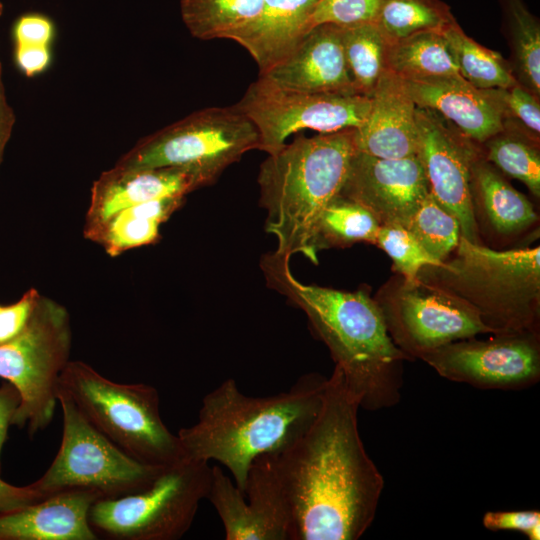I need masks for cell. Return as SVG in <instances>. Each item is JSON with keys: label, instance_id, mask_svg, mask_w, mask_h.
<instances>
[{"label": "cell", "instance_id": "cell-12", "mask_svg": "<svg viewBox=\"0 0 540 540\" xmlns=\"http://www.w3.org/2000/svg\"><path fill=\"white\" fill-rule=\"evenodd\" d=\"M256 127L259 150L281 149L303 129L333 133L358 129L366 121L371 97L352 93H309L281 87L259 76L233 105Z\"/></svg>", "mask_w": 540, "mask_h": 540}, {"label": "cell", "instance_id": "cell-14", "mask_svg": "<svg viewBox=\"0 0 540 540\" xmlns=\"http://www.w3.org/2000/svg\"><path fill=\"white\" fill-rule=\"evenodd\" d=\"M207 499L226 540H289V513L271 454L256 458L242 492L218 465L211 467Z\"/></svg>", "mask_w": 540, "mask_h": 540}, {"label": "cell", "instance_id": "cell-16", "mask_svg": "<svg viewBox=\"0 0 540 540\" xmlns=\"http://www.w3.org/2000/svg\"><path fill=\"white\" fill-rule=\"evenodd\" d=\"M428 194L418 155L386 159L358 150L339 193L370 210L381 225H402Z\"/></svg>", "mask_w": 540, "mask_h": 540}, {"label": "cell", "instance_id": "cell-36", "mask_svg": "<svg viewBox=\"0 0 540 540\" xmlns=\"http://www.w3.org/2000/svg\"><path fill=\"white\" fill-rule=\"evenodd\" d=\"M501 103L504 113L508 111L534 134L540 131V106L536 95L518 83L501 89H492Z\"/></svg>", "mask_w": 540, "mask_h": 540}, {"label": "cell", "instance_id": "cell-1", "mask_svg": "<svg viewBox=\"0 0 540 540\" xmlns=\"http://www.w3.org/2000/svg\"><path fill=\"white\" fill-rule=\"evenodd\" d=\"M359 409L334 367L312 425L271 454L288 508L289 540H357L371 526L384 478L361 440Z\"/></svg>", "mask_w": 540, "mask_h": 540}, {"label": "cell", "instance_id": "cell-6", "mask_svg": "<svg viewBox=\"0 0 540 540\" xmlns=\"http://www.w3.org/2000/svg\"><path fill=\"white\" fill-rule=\"evenodd\" d=\"M86 420L132 458L166 466L183 456L180 441L161 418L159 395L148 384L114 382L83 361H69L59 390Z\"/></svg>", "mask_w": 540, "mask_h": 540}, {"label": "cell", "instance_id": "cell-44", "mask_svg": "<svg viewBox=\"0 0 540 540\" xmlns=\"http://www.w3.org/2000/svg\"><path fill=\"white\" fill-rule=\"evenodd\" d=\"M3 10H4V6H3V3L0 1V17L3 14Z\"/></svg>", "mask_w": 540, "mask_h": 540}, {"label": "cell", "instance_id": "cell-20", "mask_svg": "<svg viewBox=\"0 0 540 540\" xmlns=\"http://www.w3.org/2000/svg\"><path fill=\"white\" fill-rule=\"evenodd\" d=\"M204 186L194 173L175 167L126 169L114 165L104 171L91 187L85 224L144 202L188 193Z\"/></svg>", "mask_w": 540, "mask_h": 540}, {"label": "cell", "instance_id": "cell-29", "mask_svg": "<svg viewBox=\"0 0 540 540\" xmlns=\"http://www.w3.org/2000/svg\"><path fill=\"white\" fill-rule=\"evenodd\" d=\"M341 38L356 91L371 96L378 79L386 70L387 39L376 22L342 27Z\"/></svg>", "mask_w": 540, "mask_h": 540}, {"label": "cell", "instance_id": "cell-27", "mask_svg": "<svg viewBox=\"0 0 540 540\" xmlns=\"http://www.w3.org/2000/svg\"><path fill=\"white\" fill-rule=\"evenodd\" d=\"M461 77L482 90L508 88L517 83L499 53L469 38L453 20L441 29Z\"/></svg>", "mask_w": 540, "mask_h": 540}, {"label": "cell", "instance_id": "cell-11", "mask_svg": "<svg viewBox=\"0 0 540 540\" xmlns=\"http://www.w3.org/2000/svg\"><path fill=\"white\" fill-rule=\"evenodd\" d=\"M375 300L391 339L411 360L457 340L495 334L467 302L418 277L391 282Z\"/></svg>", "mask_w": 540, "mask_h": 540}, {"label": "cell", "instance_id": "cell-31", "mask_svg": "<svg viewBox=\"0 0 540 540\" xmlns=\"http://www.w3.org/2000/svg\"><path fill=\"white\" fill-rule=\"evenodd\" d=\"M437 261L443 262L456 249L461 238L456 217L429 193L402 224Z\"/></svg>", "mask_w": 540, "mask_h": 540}, {"label": "cell", "instance_id": "cell-5", "mask_svg": "<svg viewBox=\"0 0 540 540\" xmlns=\"http://www.w3.org/2000/svg\"><path fill=\"white\" fill-rule=\"evenodd\" d=\"M453 253L417 277L467 302L495 334L538 332L539 246L495 250L461 236Z\"/></svg>", "mask_w": 540, "mask_h": 540}, {"label": "cell", "instance_id": "cell-25", "mask_svg": "<svg viewBox=\"0 0 540 540\" xmlns=\"http://www.w3.org/2000/svg\"><path fill=\"white\" fill-rule=\"evenodd\" d=\"M386 69L404 80L461 77L441 30H428L388 43Z\"/></svg>", "mask_w": 540, "mask_h": 540}, {"label": "cell", "instance_id": "cell-19", "mask_svg": "<svg viewBox=\"0 0 540 540\" xmlns=\"http://www.w3.org/2000/svg\"><path fill=\"white\" fill-rule=\"evenodd\" d=\"M405 81L417 107L451 121L466 139L485 142L504 129V110L492 89H478L462 77Z\"/></svg>", "mask_w": 540, "mask_h": 540}, {"label": "cell", "instance_id": "cell-32", "mask_svg": "<svg viewBox=\"0 0 540 540\" xmlns=\"http://www.w3.org/2000/svg\"><path fill=\"white\" fill-rule=\"evenodd\" d=\"M509 20L518 71L527 89L540 92V27L521 0H502Z\"/></svg>", "mask_w": 540, "mask_h": 540}, {"label": "cell", "instance_id": "cell-33", "mask_svg": "<svg viewBox=\"0 0 540 540\" xmlns=\"http://www.w3.org/2000/svg\"><path fill=\"white\" fill-rule=\"evenodd\" d=\"M487 147L488 161L523 182L535 197L540 196V156L531 144L512 135H496Z\"/></svg>", "mask_w": 540, "mask_h": 540}, {"label": "cell", "instance_id": "cell-37", "mask_svg": "<svg viewBox=\"0 0 540 540\" xmlns=\"http://www.w3.org/2000/svg\"><path fill=\"white\" fill-rule=\"evenodd\" d=\"M56 33L54 20L47 14L37 11L21 14L11 28L14 46H52Z\"/></svg>", "mask_w": 540, "mask_h": 540}, {"label": "cell", "instance_id": "cell-28", "mask_svg": "<svg viewBox=\"0 0 540 540\" xmlns=\"http://www.w3.org/2000/svg\"><path fill=\"white\" fill-rule=\"evenodd\" d=\"M380 225L370 210L338 195L326 206L319 219L315 249L348 247L358 242L375 245Z\"/></svg>", "mask_w": 540, "mask_h": 540}, {"label": "cell", "instance_id": "cell-30", "mask_svg": "<svg viewBox=\"0 0 540 540\" xmlns=\"http://www.w3.org/2000/svg\"><path fill=\"white\" fill-rule=\"evenodd\" d=\"M453 20L438 0H384L375 22L392 43L418 32L441 30Z\"/></svg>", "mask_w": 540, "mask_h": 540}, {"label": "cell", "instance_id": "cell-10", "mask_svg": "<svg viewBox=\"0 0 540 540\" xmlns=\"http://www.w3.org/2000/svg\"><path fill=\"white\" fill-rule=\"evenodd\" d=\"M63 413L59 450L42 477L30 485L44 497L70 489L117 498L149 485L164 466L142 463L92 426L72 400L58 391Z\"/></svg>", "mask_w": 540, "mask_h": 540}, {"label": "cell", "instance_id": "cell-42", "mask_svg": "<svg viewBox=\"0 0 540 540\" xmlns=\"http://www.w3.org/2000/svg\"><path fill=\"white\" fill-rule=\"evenodd\" d=\"M20 395L17 389L9 382L0 387V471L1 452L6 440L8 427L19 406Z\"/></svg>", "mask_w": 540, "mask_h": 540}, {"label": "cell", "instance_id": "cell-23", "mask_svg": "<svg viewBox=\"0 0 540 540\" xmlns=\"http://www.w3.org/2000/svg\"><path fill=\"white\" fill-rule=\"evenodd\" d=\"M185 202V196L167 197L124 208L94 223L84 224L83 234L112 256L156 243L160 225Z\"/></svg>", "mask_w": 540, "mask_h": 540}, {"label": "cell", "instance_id": "cell-15", "mask_svg": "<svg viewBox=\"0 0 540 540\" xmlns=\"http://www.w3.org/2000/svg\"><path fill=\"white\" fill-rule=\"evenodd\" d=\"M419 152L429 193L453 214L461 236L481 243L471 196V168L475 152L432 110L417 107Z\"/></svg>", "mask_w": 540, "mask_h": 540}, {"label": "cell", "instance_id": "cell-7", "mask_svg": "<svg viewBox=\"0 0 540 540\" xmlns=\"http://www.w3.org/2000/svg\"><path fill=\"white\" fill-rule=\"evenodd\" d=\"M211 480L208 462L187 457L164 466L145 488L98 499L88 521L97 538L176 540L190 529Z\"/></svg>", "mask_w": 540, "mask_h": 540}, {"label": "cell", "instance_id": "cell-17", "mask_svg": "<svg viewBox=\"0 0 540 540\" xmlns=\"http://www.w3.org/2000/svg\"><path fill=\"white\" fill-rule=\"evenodd\" d=\"M341 34L342 27L333 24L311 28L286 58L259 76L303 92L358 93L347 67Z\"/></svg>", "mask_w": 540, "mask_h": 540}, {"label": "cell", "instance_id": "cell-24", "mask_svg": "<svg viewBox=\"0 0 540 540\" xmlns=\"http://www.w3.org/2000/svg\"><path fill=\"white\" fill-rule=\"evenodd\" d=\"M471 196L474 216L480 214L498 235L518 234L537 221L531 202L486 160L476 158L472 164Z\"/></svg>", "mask_w": 540, "mask_h": 540}, {"label": "cell", "instance_id": "cell-4", "mask_svg": "<svg viewBox=\"0 0 540 540\" xmlns=\"http://www.w3.org/2000/svg\"><path fill=\"white\" fill-rule=\"evenodd\" d=\"M355 129L299 136L261 163L260 204L277 253L317 264L315 237L326 206L339 195L355 153Z\"/></svg>", "mask_w": 540, "mask_h": 540}, {"label": "cell", "instance_id": "cell-35", "mask_svg": "<svg viewBox=\"0 0 540 540\" xmlns=\"http://www.w3.org/2000/svg\"><path fill=\"white\" fill-rule=\"evenodd\" d=\"M384 0H319L312 10L307 31L322 24L340 27L375 22Z\"/></svg>", "mask_w": 540, "mask_h": 540}, {"label": "cell", "instance_id": "cell-43", "mask_svg": "<svg viewBox=\"0 0 540 540\" xmlns=\"http://www.w3.org/2000/svg\"><path fill=\"white\" fill-rule=\"evenodd\" d=\"M15 122L16 115L8 102L0 59V165L3 162L5 148L12 135Z\"/></svg>", "mask_w": 540, "mask_h": 540}, {"label": "cell", "instance_id": "cell-41", "mask_svg": "<svg viewBox=\"0 0 540 540\" xmlns=\"http://www.w3.org/2000/svg\"><path fill=\"white\" fill-rule=\"evenodd\" d=\"M44 498L31 485L14 486L0 478V514L23 508Z\"/></svg>", "mask_w": 540, "mask_h": 540}, {"label": "cell", "instance_id": "cell-13", "mask_svg": "<svg viewBox=\"0 0 540 540\" xmlns=\"http://www.w3.org/2000/svg\"><path fill=\"white\" fill-rule=\"evenodd\" d=\"M420 359L443 378L479 389L521 390L540 379L538 332L457 340Z\"/></svg>", "mask_w": 540, "mask_h": 540}, {"label": "cell", "instance_id": "cell-39", "mask_svg": "<svg viewBox=\"0 0 540 540\" xmlns=\"http://www.w3.org/2000/svg\"><path fill=\"white\" fill-rule=\"evenodd\" d=\"M40 294L35 288L9 305H0V345L16 337L25 327Z\"/></svg>", "mask_w": 540, "mask_h": 540}, {"label": "cell", "instance_id": "cell-9", "mask_svg": "<svg viewBox=\"0 0 540 540\" xmlns=\"http://www.w3.org/2000/svg\"><path fill=\"white\" fill-rule=\"evenodd\" d=\"M71 342L67 309L40 294L23 330L0 345V377L20 395L11 425L26 428L30 436L45 429L54 416Z\"/></svg>", "mask_w": 540, "mask_h": 540}, {"label": "cell", "instance_id": "cell-8", "mask_svg": "<svg viewBox=\"0 0 540 540\" xmlns=\"http://www.w3.org/2000/svg\"><path fill=\"white\" fill-rule=\"evenodd\" d=\"M258 147V131L244 114L234 106L209 107L143 137L115 165L181 168L194 173L205 186Z\"/></svg>", "mask_w": 540, "mask_h": 540}, {"label": "cell", "instance_id": "cell-2", "mask_svg": "<svg viewBox=\"0 0 540 540\" xmlns=\"http://www.w3.org/2000/svg\"><path fill=\"white\" fill-rule=\"evenodd\" d=\"M290 258L276 251L263 255L260 266L268 287L306 314L360 408L376 411L396 405L403 362L411 359L391 339L376 300L361 290L304 284L291 272Z\"/></svg>", "mask_w": 540, "mask_h": 540}, {"label": "cell", "instance_id": "cell-40", "mask_svg": "<svg viewBox=\"0 0 540 540\" xmlns=\"http://www.w3.org/2000/svg\"><path fill=\"white\" fill-rule=\"evenodd\" d=\"M14 63L26 77L32 78L45 73L52 64V46H14Z\"/></svg>", "mask_w": 540, "mask_h": 540}, {"label": "cell", "instance_id": "cell-3", "mask_svg": "<svg viewBox=\"0 0 540 540\" xmlns=\"http://www.w3.org/2000/svg\"><path fill=\"white\" fill-rule=\"evenodd\" d=\"M326 384L327 378L310 374L288 391L253 397L226 379L203 397L197 422L179 430L183 456L222 464L243 492L256 458L286 450L312 425Z\"/></svg>", "mask_w": 540, "mask_h": 540}, {"label": "cell", "instance_id": "cell-38", "mask_svg": "<svg viewBox=\"0 0 540 540\" xmlns=\"http://www.w3.org/2000/svg\"><path fill=\"white\" fill-rule=\"evenodd\" d=\"M483 526L492 531H517L529 540L540 539V512L538 510L487 511Z\"/></svg>", "mask_w": 540, "mask_h": 540}, {"label": "cell", "instance_id": "cell-34", "mask_svg": "<svg viewBox=\"0 0 540 540\" xmlns=\"http://www.w3.org/2000/svg\"><path fill=\"white\" fill-rule=\"evenodd\" d=\"M375 245L392 259L394 269L406 281L417 279L420 270L426 266L442 264L434 259L413 234L400 224L380 225Z\"/></svg>", "mask_w": 540, "mask_h": 540}, {"label": "cell", "instance_id": "cell-22", "mask_svg": "<svg viewBox=\"0 0 540 540\" xmlns=\"http://www.w3.org/2000/svg\"><path fill=\"white\" fill-rule=\"evenodd\" d=\"M318 1L263 0L259 13L228 39L246 49L263 73L293 51Z\"/></svg>", "mask_w": 540, "mask_h": 540}, {"label": "cell", "instance_id": "cell-21", "mask_svg": "<svg viewBox=\"0 0 540 540\" xmlns=\"http://www.w3.org/2000/svg\"><path fill=\"white\" fill-rule=\"evenodd\" d=\"M98 499L90 490H63L1 513L0 540H97L88 516Z\"/></svg>", "mask_w": 540, "mask_h": 540}, {"label": "cell", "instance_id": "cell-26", "mask_svg": "<svg viewBox=\"0 0 540 540\" xmlns=\"http://www.w3.org/2000/svg\"><path fill=\"white\" fill-rule=\"evenodd\" d=\"M263 0H180L181 18L200 40L228 39L260 11Z\"/></svg>", "mask_w": 540, "mask_h": 540}, {"label": "cell", "instance_id": "cell-18", "mask_svg": "<svg viewBox=\"0 0 540 540\" xmlns=\"http://www.w3.org/2000/svg\"><path fill=\"white\" fill-rule=\"evenodd\" d=\"M370 97L368 117L354 130L356 149L386 159L418 155L417 105L406 81L386 69Z\"/></svg>", "mask_w": 540, "mask_h": 540}]
</instances>
